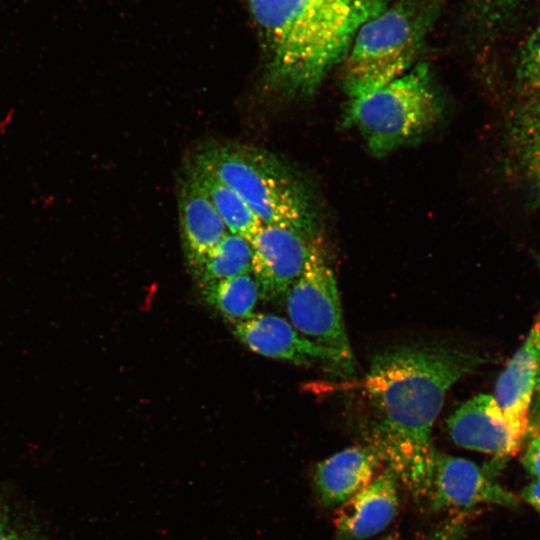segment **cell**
I'll list each match as a JSON object with an SVG mask.
<instances>
[{
    "label": "cell",
    "instance_id": "4",
    "mask_svg": "<svg viewBox=\"0 0 540 540\" xmlns=\"http://www.w3.org/2000/svg\"><path fill=\"white\" fill-rule=\"evenodd\" d=\"M434 6L430 0H393L361 26L345 56L344 88L349 100L410 69L431 26Z\"/></svg>",
    "mask_w": 540,
    "mask_h": 540
},
{
    "label": "cell",
    "instance_id": "24",
    "mask_svg": "<svg viewBox=\"0 0 540 540\" xmlns=\"http://www.w3.org/2000/svg\"><path fill=\"white\" fill-rule=\"evenodd\" d=\"M538 326V331H539V345H540V314L535 322ZM539 357H540V354H539Z\"/></svg>",
    "mask_w": 540,
    "mask_h": 540
},
{
    "label": "cell",
    "instance_id": "25",
    "mask_svg": "<svg viewBox=\"0 0 540 540\" xmlns=\"http://www.w3.org/2000/svg\"><path fill=\"white\" fill-rule=\"evenodd\" d=\"M537 385L540 388V357H539V367H538V375H537Z\"/></svg>",
    "mask_w": 540,
    "mask_h": 540
},
{
    "label": "cell",
    "instance_id": "23",
    "mask_svg": "<svg viewBox=\"0 0 540 540\" xmlns=\"http://www.w3.org/2000/svg\"><path fill=\"white\" fill-rule=\"evenodd\" d=\"M487 6L492 8H503L506 5L511 4L514 0H483Z\"/></svg>",
    "mask_w": 540,
    "mask_h": 540
},
{
    "label": "cell",
    "instance_id": "1",
    "mask_svg": "<svg viewBox=\"0 0 540 540\" xmlns=\"http://www.w3.org/2000/svg\"><path fill=\"white\" fill-rule=\"evenodd\" d=\"M479 363L465 351L402 346L377 354L365 379L377 421L369 446L417 499H428L437 452L432 426L450 387Z\"/></svg>",
    "mask_w": 540,
    "mask_h": 540
},
{
    "label": "cell",
    "instance_id": "11",
    "mask_svg": "<svg viewBox=\"0 0 540 540\" xmlns=\"http://www.w3.org/2000/svg\"><path fill=\"white\" fill-rule=\"evenodd\" d=\"M399 484L387 468L343 503L335 521L337 539L361 540L385 529L399 507Z\"/></svg>",
    "mask_w": 540,
    "mask_h": 540
},
{
    "label": "cell",
    "instance_id": "14",
    "mask_svg": "<svg viewBox=\"0 0 540 540\" xmlns=\"http://www.w3.org/2000/svg\"><path fill=\"white\" fill-rule=\"evenodd\" d=\"M381 463L369 445L349 447L321 461L313 474L321 503L327 507L341 506L374 479Z\"/></svg>",
    "mask_w": 540,
    "mask_h": 540
},
{
    "label": "cell",
    "instance_id": "21",
    "mask_svg": "<svg viewBox=\"0 0 540 540\" xmlns=\"http://www.w3.org/2000/svg\"><path fill=\"white\" fill-rule=\"evenodd\" d=\"M0 540H28L9 519L0 512Z\"/></svg>",
    "mask_w": 540,
    "mask_h": 540
},
{
    "label": "cell",
    "instance_id": "22",
    "mask_svg": "<svg viewBox=\"0 0 540 540\" xmlns=\"http://www.w3.org/2000/svg\"><path fill=\"white\" fill-rule=\"evenodd\" d=\"M524 500L540 512V482L528 485L522 492Z\"/></svg>",
    "mask_w": 540,
    "mask_h": 540
},
{
    "label": "cell",
    "instance_id": "17",
    "mask_svg": "<svg viewBox=\"0 0 540 540\" xmlns=\"http://www.w3.org/2000/svg\"><path fill=\"white\" fill-rule=\"evenodd\" d=\"M253 251L248 239L228 233L193 270L201 285L252 273Z\"/></svg>",
    "mask_w": 540,
    "mask_h": 540
},
{
    "label": "cell",
    "instance_id": "15",
    "mask_svg": "<svg viewBox=\"0 0 540 540\" xmlns=\"http://www.w3.org/2000/svg\"><path fill=\"white\" fill-rule=\"evenodd\" d=\"M211 200L229 233L249 241L264 225L245 201L210 171L192 161L188 171Z\"/></svg>",
    "mask_w": 540,
    "mask_h": 540
},
{
    "label": "cell",
    "instance_id": "12",
    "mask_svg": "<svg viewBox=\"0 0 540 540\" xmlns=\"http://www.w3.org/2000/svg\"><path fill=\"white\" fill-rule=\"evenodd\" d=\"M539 331L535 323L526 341L499 376L493 396L503 418L523 443L529 427L539 367Z\"/></svg>",
    "mask_w": 540,
    "mask_h": 540
},
{
    "label": "cell",
    "instance_id": "18",
    "mask_svg": "<svg viewBox=\"0 0 540 540\" xmlns=\"http://www.w3.org/2000/svg\"><path fill=\"white\" fill-rule=\"evenodd\" d=\"M513 137L522 171L540 195V96L521 109Z\"/></svg>",
    "mask_w": 540,
    "mask_h": 540
},
{
    "label": "cell",
    "instance_id": "26",
    "mask_svg": "<svg viewBox=\"0 0 540 540\" xmlns=\"http://www.w3.org/2000/svg\"><path fill=\"white\" fill-rule=\"evenodd\" d=\"M382 540H400V539H398V538H393V537H387V538L382 539Z\"/></svg>",
    "mask_w": 540,
    "mask_h": 540
},
{
    "label": "cell",
    "instance_id": "5",
    "mask_svg": "<svg viewBox=\"0 0 540 540\" xmlns=\"http://www.w3.org/2000/svg\"><path fill=\"white\" fill-rule=\"evenodd\" d=\"M443 101L424 63L384 86L350 99L347 116L369 151L384 156L438 123Z\"/></svg>",
    "mask_w": 540,
    "mask_h": 540
},
{
    "label": "cell",
    "instance_id": "10",
    "mask_svg": "<svg viewBox=\"0 0 540 540\" xmlns=\"http://www.w3.org/2000/svg\"><path fill=\"white\" fill-rule=\"evenodd\" d=\"M447 428L456 445L497 457L513 456L522 445L488 394L462 404L447 419Z\"/></svg>",
    "mask_w": 540,
    "mask_h": 540
},
{
    "label": "cell",
    "instance_id": "13",
    "mask_svg": "<svg viewBox=\"0 0 540 540\" xmlns=\"http://www.w3.org/2000/svg\"><path fill=\"white\" fill-rule=\"evenodd\" d=\"M178 212L184 253L194 269L229 231L207 194L189 172L180 187Z\"/></svg>",
    "mask_w": 540,
    "mask_h": 540
},
{
    "label": "cell",
    "instance_id": "8",
    "mask_svg": "<svg viewBox=\"0 0 540 540\" xmlns=\"http://www.w3.org/2000/svg\"><path fill=\"white\" fill-rule=\"evenodd\" d=\"M314 238L277 225H263L259 229L250 243L252 274L262 299L287 292L302 273Z\"/></svg>",
    "mask_w": 540,
    "mask_h": 540
},
{
    "label": "cell",
    "instance_id": "2",
    "mask_svg": "<svg viewBox=\"0 0 540 540\" xmlns=\"http://www.w3.org/2000/svg\"><path fill=\"white\" fill-rule=\"evenodd\" d=\"M393 0H249L267 45L272 76L312 92L344 60L361 26Z\"/></svg>",
    "mask_w": 540,
    "mask_h": 540
},
{
    "label": "cell",
    "instance_id": "16",
    "mask_svg": "<svg viewBox=\"0 0 540 540\" xmlns=\"http://www.w3.org/2000/svg\"><path fill=\"white\" fill-rule=\"evenodd\" d=\"M201 287L204 300L233 323L252 316L258 301L262 299L259 284L252 273L210 282Z\"/></svg>",
    "mask_w": 540,
    "mask_h": 540
},
{
    "label": "cell",
    "instance_id": "20",
    "mask_svg": "<svg viewBox=\"0 0 540 540\" xmlns=\"http://www.w3.org/2000/svg\"><path fill=\"white\" fill-rule=\"evenodd\" d=\"M523 463L528 472L540 482V435L529 443Z\"/></svg>",
    "mask_w": 540,
    "mask_h": 540
},
{
    "label": "cell",
    "instance_id": "3",
    "mask_svg": "<svg viewBox=\"0 0 540 540\" xmlns=\"http://www.w3.org/2000/svg\"><path fill=\"white\" fill-rule=\"evenodd\" d=\"M193 162L233 189L264 225L316 237L314 213L303 185L272 154L243 144L215 143L201 149Z\"/></svg>",
    "mask_w": 540,
    "mask_h": 540
},
{
    "label": "cell",
    "instance_id": "7",
    "mask_svg": "<svg viewBox=\"0 0 540 540\" xmlns=\"http://www.w3.org/2000/svg\"><path fill=\"white\" fill-rule=\"evenodd\" d=\"M233 334L256 354L295 364H320L328 371L348 375L336 354L309 340L277 315L254 313L234 323Z\"/></svg>",
    "mask_w": 540,
    "mask_h": 540
},
{
    "label": "cell",
    "instance_id": "6",
    "mask_svg": "<svg viewBox=\"0 0 540 540\" xmlns=\"http://www.w3.org/2000/svg\"><path fill=\"white\" fill-rule=\"evenodd\" d=\"M286 310L298 332L336 354L348 375L354 372L336 279L317 237L302 273L286 292Z\"/></svg>",
    "mask_w": 540,
    "mask_h": 540
},
{
    "label": "cell",
    "instance_id": "19",
    "mask_svg": "<svg viewBox=\"0 0 540 540\" xmlns=\"http://www.w3.org/2000/svg\"><path fill=\"white\" fill-rule=\"evenodd\" d=\"M518 70L523 84L540 90V20L521 50Z\"/></svg>",
    "mask_w": 540,
    "mask_h": 540
},
{
    "label": "cell",
    "instance_id": "9",
    "mask_svg": "<svg viewBox=\"0 0 540 540\" xmlns=\"http://www.w3.org/2000/svg\"><path fill=\"white\" fill-rule=\"evenodd\" d=\"M434 509H468L480 504L512 507L516 498L475 463L437 453L428 498Z\"/></svg>",
    "mask_w": 540,
    "mask_h": 540
}]
</instances>
